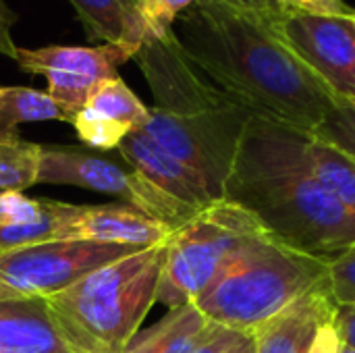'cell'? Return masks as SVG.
Instances as JSON below:
<instances>
[{"label":"cell","mask_w":355,"mask_h":353,"mask_svg":"<svg viewBox=\"0 0 355 353\" xmlns=\"http://www.w3.org/2000/svg\"><path fill=\"white\" fill-rule=\"evenodd\" d=\"M258 237L268 235L245 208L227 200L210 204L166 239L156 302L168 310L193 304L225 264Z\"/></svg>","instance_id":"6"},{"label":"cell","mask_w":355,"mask_h":353,"mask_svg":"<svg viewBox=\"0 0 355 353\" xmlns=\"http://www.w3.org/2000/svg\"><path fill=\"white\" fill-rule=\"evenodd\" d=\"M341 347H343V341H341V335L337 331L335 316H331L327 322H322L318 327L308 353H341Z\"/></svg>","instance_id":"26"},{"label":"cell","mask_w":355,"mask_h":353,"mask_svg":"<svg viewBox=\"0 0 355 353\" xmlns=\"http://www.w3.org/2000/svg\"><path fill=\"white\" fill-rule=\"evenodd\" d=\"M245 335L241 333H235V331H229V329H223V327H216L210 331V335L200 343V347L193 353H227L233 345H237Z\"/></svg>","instance_id":"27"},{"label":"cell","mask_w":355,"mask_h":353,"mask_svg":"<svg viewBox=\"0 0 355 353\" xmlns=\"http://www.w3.org/2000/svg\"><path fill=\"white\" fill-rule=\"evenodd\" d=\"M73 204L0 191V252L64 239Z\"/></svg>","instance_id":"15"},{"label":"cell","mask_w":355,"mask_h":353,"mask_svg":"<svg viewBox=\"0 0 355 353\" xmlns=\"http://www.w3.org/2000/svg\"><path fill=\"white\" fill-rule=\"evenodd\" d=\"M300 158L306 171L355 214L354 156L316 137L314 133H304L300 141Z\"/></svg>","instance_id":"19"},{"label":"cell","mask_w":355,"mask_h":353,"mask_svg":"<svg viewBox=\"0 0 355 353\" xmlns=\"http://www.w3.org/2000/svg\"><path fill=\"white\" fill-rule=\"evenodd\" d=\"M214 329L193 304L168 310L154 327L137 333L123 353H193Z\"/></svg>","instance_id":"18"},{"label":"cell","mask_w":355,"mask_h":353,"mask_svg":"<svg viewBox=\"0 0 355 353\" xmlns=\"http://www.w3.org/2000/svg\"><path fill=\"white\" fill-rule=\"evenodd\" d=\"M354 23H355V21H354Z\"/></svg>","instance_id":"32"},{"label":"cell","mask_w":355,"mask_h":353,"mask_svg":"<svg viewBox=\"0 0 355 353\" xmlns=\"http://www.w3.org/2000/svg\"><path fill=\"white\" fill-rule=\"evenodd\" d=\"M275 27L337 102L355 100V23L277 8Z\"/></svg>","instance_id":"10"},{"label":"cell","mask_w":355,"mask_h":353,"mask_svg":"<svg viewBox=\"0 0 355 353\" xmlns=\"http://www.w3.org/2000/svg\"><path fill=\"white\" fill-rule=\"evenodd\" d=\"M314 135L355 158V100L337 102L327 119L316 127Z\"/></svg>","instance_id":"22"},{"label":"cell","mask_w":355,"mask_h":353,"mask_svg":"<svg viewBox=\"0 0 355 353\" xmlns=\"http://www.w3.org/2000/svg\"><path fill=\"white\" fill-rule=\"evenodd\" d=\"M150 119V108L133 94L119 77L102 81L87 104L73 117L79 139L96 150H116L121 141L144 129Z\"/></svg>","instance_id":"11"},{"label":"cell","mask_w":355,"mask_h":353,"mask_svg":"<svg viewBox=\"0 0 355 353\" xmlns=\"http://www.w3.org/2000/svg\"><path fill=\"white\" fill-rule=\"evenodd\" d=\"M37 183L75 185L98 193L116 196L131 208L168 225L173 231L198 212L154 187L135 169L127 171L114 160L77 146H42Z\"/></svg>","instance_id":"7"},{"label":"cell","mask_w":355,"mask_h":353,"mask_svg":"<svg viewBox=\"0 0 355 353\" xmlns=\"http://www.w3.org/2000/svg\"><path fill=\"white\" fill-rule=\"evenodd\" d=\"M42 146L25 139L0 144V191H23L37 181Z\"/></svg>","instance_id":"21"},{"label":"cell","mask_w":355,"mask_h":353,"mask_svg":"<svg viewBox=\"0 0 355 353\" xmlns=\"http://www.w3.org/2000/svg\"><path fill=\"white\" fill-rule=\"evenodd\" d=\"M133 60L154 98L144 131L191 169L214 200H225V185L254 112L187 58L175 31L148 40Z\"/></svg>","instance_id":"3"},{"label":"cell","mask_w":355,"mask_h":353,"mask_svg":"<svg viewBox=\"0 0 355 353\" xmlns=\"http://www.w3.org/2000/svg\"><path fill=\"white\" fill-rule=\"evenodd\" d=\"M327 264L324 258L258 237L225 264L193 306L208 322L252 335L295 300L327 283Z\"/></svg>","instance_id":"5"},{"label":"cell","mask_w":355,"mask_h":353,"mask_svg":"<svg viewBox=\"0 0 355 353\" xmlns=\"http://www.w3.org/2000/svg\"><path fill=\"white\" fill-rule=\"evenodd\" d=\"M335 322H337V331L341 335L343 345L355 350V304L354 306H337Z\"/></svg>","instance_id":"29"},{"label":"cell","mask_w":355,"mask_h":353,"mask_svg":"<svg viewBox=\"0 0 355 353\" xmlns=\"http://www.w3.org/2000/svg\"><path fill=\"white\" fill-rule=\"evenodd\" d=\"M166 243V241H164ZM137 250L44 298L75 353H123L156 304L166 246Z\"/></svg>","instance_id":"4"},{"label":"cell","mask_w":355,"mask_h":353,"mask_svg":"<svg viewBox=\"0 0 355 353\" xmlns=\"http://www.w3.org/2000/svg\"><path fill=\"white\" fill-rule=\"evenodd\" d=\"M0 353H75L44 298L0 302Z\"/></svg>","instance_id":"16"},{"label":"cell","mask_w":355,"mask_h":353,"mask_svg":"<svg viewBox=\"0 0 355 353\" xmlns=\"http://www.w3.org/2000/svg\"><path fill=\"white\" fill-rule=\"evenodd\" d=\"M173 229L131 206H73L64 239H83L106 246L146 250L162 246Z\"/></svg>","instance_id":"12"},{"label":"cell","mask_w":355,"mask_h":353,"mask_svg":"<svg viewBox=\"0 0 355 353\" xmlns=\"http://www.w3.org/2000/svg\"><path fill=\"white\" fill-rule=\"evenodd\" d=\"M335 312L337 304L329 293V285L322 283L258 327L250 335L254 341V352L308 353L318 327L335 316Z\"/></svg>","instance_id":"14"},{"label":"cell","mask_w":355,"mask_h":353,"mask_svg":"<svg viewBox=\"0 0 355 353\" xmlns=\"http://www.w3.org/2000/svg\"><path fill=\"white\" fill-rule=\"evenodd\" d=\"M40 121L71 123L67 112L46 92L21 85L0 87V144L19 139V125Z\"/></svg>","instance_id":"20"},{"label":"cell","mask_w":355,"mask_h":353,"mask_svg":"<svg viewBox=\"0 0 355 353\" xmlns=\"http://www.w3.org/2000/svg\"><path fill=\"white\" fill-rule=\"evenodd\" d=\"M304 133L254 114L237 148L225 200L245 208L272 241L331 260L355 243V214L302 164Z\"/></svg>","instance_id":"2"},{"label":"cell","mask_w":355,"mask_h":353,"mask_svg":"<svg viewBox=\"0 0 355 353\" xmlns=\"http://www.w3.org/2000/svg\"><path fill=\"white\" fill-rule=\"evenodd\" d=\"M89 42L112 44L133 56L148 42L139 0H69Z\"/></svg>","instance_id":"17"},{"label":"cell","mask_w":355,"mask_h":353,"mask_svg":"<svg viewBox=\"0 0 355 353\" xmlns=\"http://www.w3.org/2000/svg\"><path fill=\"white\" fill-rule=\"evenodd\" d=\"M275 0H196L173 31L187 58L256 117L314 133L337 98L275 27Z\"/></svg>","instance_id":"1"},{"label":"cell","mask_w":355,"mask_h":353,"mask_svg":"<svg viewBox=\"0 0 355 353\" xmlns=\"http://www.w3.org/2000/svg\"><path fill=\"white\" fill-rule=\"evenodd\" d=\"M341 353H355V350L347 347V345H343V347H341Z\"/></svg>","instance_id":"31"},{"label":"cell","mask_w":355,"mask_h":353,"mask_svg":"<svg viewBox=\"0 0 355 353\" xmlns=\"http://www.w3.org/2000/svg\"><path fill=\"white\" fill-rule=\"evenodd\" d=\"M116 150L131 164V169H135L154 187H158L162 193L177 200L179 204L202 212L210 204L218 202L191 169H187L164 148H160L144 129L127 135Z\"/></svg>","instance_id":"13"},{"label":"cell","mask_w":355,"mask_h":353,"mask_svg":"<svg viewBox=\"0 0 355 353\" xmlns=\"http://www.w3.org/2000/svg\"><path fill=\"white\" fill-rule=\"evenodd\" d=\"M275 2L293 15L339 17V19L355 21V6L345 0H275Z\"/></svg>","instance_id":"25"},{"label":"cell","mask_w":355,"mask_h":353,"mask_svg":"<svg viewBox=\"0 0 355 353\" xmlns=\"http://www.w3.org/2000/svg\"><path fill=\"white\" fill-rule=\"evenodd\" d=\"M196 0H139V12L148 29V40L164 37L173 31L177 19Z\"/></svg>","instance_id":"24"},{"label":"cell","mask_w":355,"mask_h":353,"mask_svg":"<svg viewBox=\"0 0 355 353\" xmlns=\"http://www.w3.org/2000/svg\"><path fill=\"white\" fill-rule=\"evenodd\" d=\"M137 252L83 239H56L0 252V302L50 298L89 273Z\"/></svg>","instance_id":"8"},{"label":"cell","mask_w":355,"mask_h":353,"mask_svg":"<svg viewBox=\"0 0 355 353\" xmlns=\"http://www.w3.org/2000/svg\"><path fill=\"white\" fill-rule=\"evenodd\" d=\"M227 353H256L254 352V341H252V337H250V335H245L237 345H233V347H231Z\"/></svg>","instance_id":"30"},{"label":"cell","mask_w":355,"mask_h":353,"mask_svg":"<svg viewBox=\"0 0 355 353\" xmlns=\"http://www.w3.org/2000/svg\"><path fill=\"white\" fill-rule=\"evenodd\" d=\"M17 23V12L10 10V6L0 0V56H6L10 60H17L19 46L12 42L10 27Z\"/></svg>","instance_id":"28"},{"label":"cell","mask_w":355,"mask_h":353,"mask_svg":"<svg viewBox=\"0 0 355 353\" xmlns=\"http://www.w3.org/2000/svg\"><path fill=\"white\" fill-rule=\"evenodd\" d=\"M127 60H133V54L112 44L19 48L17 52L19 69L46 77V94L71 121L102 81L119 77V67Z\"/></svg>","instance_id":"9"},{"label":"cell","mask_w":355,"mask_h":353,"mask_svg":"<svg viewBox=\"0 0 355 353\" xmlns=\"http://www.w3.org/2000/svg\"><path fill=\"white\" fill-rule=\"evenodd\" d=\"M327 285L337 306L355 304V243L339 252L327 264Z\"/></svg>","instance_id":"23"}]
</instances>
